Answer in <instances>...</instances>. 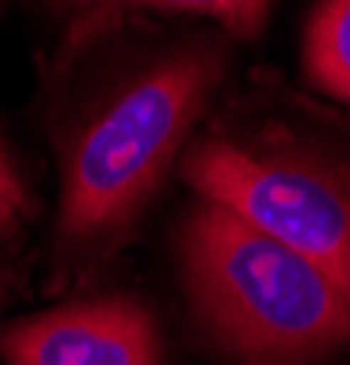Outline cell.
<instances>
[{"instance_id": "1", "label": "cell", "mask_w": 350, "mask_h": 365, "mask_svg": "<svg viewBox=\"0 0 350 365\" xmlns=\"http://www.w3.org/2000/svg\"><path fill=\"white\" fill-rule=\"evenodd\" d=\"M179 252L201 325L238 365H317L350 344V289L233 212L197 201Z\"/></svg>"}, {"instance_id": "2", "label": "cell", "mask_w": 350, "mask_h": 365, "mask_svg": "<svg viewBox=\"0 0 350 365\" xmlns=\"http://www.w3.org/2000/svg\"><path fill=\"white\" fill-rule=\"evenodd\" d=\"M223 77V51L190 48L142 70L80 128L66 154L58 230L99 241L128 227L179 154Z\"/></svg>"}, {"instance_id": "3", "label": "cell", "mask_w": 350, "mask_h": 365, "mask_svg": "<svg viewBox=\"0 0 350 365\" xmlns=\"http://www.w3.org/2000/svg\"><path fill=\"white\" fill-rule=\"evenodd\" d=\"M183 179L201 201L241 216L350 289L346 172L296 154L252 150L230 139H204L186 154Z\"/></svg>"}, {"instance_id": "4", "label": "cell", "mask_w": 350, "mask_h": 365, "mask_svg": "<svg viewBox=\"0 0 350 365\" xmlns=\"http://www.w3.org/2000/svg\"><path fill=\"white\" fill-rule=\"evenodd\" d=\"M0 354L8 365H161V340L139 299L99 296L15 322Z\"/></svg>"}, {"instance_id": "5", "label": "cell", "mask_w": 350, "mask_h": 365, "mask_svg": "<svg viewBox=\"0 0 350 365\" xmlns=\"http://www.w3.org/2000/svg\"><path fill=\"white\" fill-rule=\"evenodd\" d=\"M303 51L310 81L350 103V0H321L310 15Z\"/></svg>"}, {"instance_id": "6", "label": "cell", "mask_w": 350, "mask_h": 365, "mask_svg": "<svg viewBox=\"0 0 350 365\" xmlns=\"http://www.w3.org/2000/svg\"><path fill=\"white\" fill-rule=\"evenodd\" d=\"M63 8H168V11H201L226 22L233 34L252 37L270 11V0H55Z\"/></svg>"}, {"instance_id": "7", "label": "cell", "mask_w": 350, "mask_h": 365, "mask_svg": "<svg viewBox=\"0 0 350 365\" xmlns=\"http://www.w3.org/2000/svg\"><path fill=\"white\" fill-rule=\"evenodd\" d=\"M0 201H4L11 212H22L29 205L26 201V187H22V179L15 175V168H11L4 150H0Z\"/></svg>"}, {"instance_id": "8", "label": "cell", "mask_w": 350, "mask_h": 365, "mask_svg": "<svg viewBox=\"0 0 350 365\" xmlns=\"http://www.w3.org/2000/svg\"><path fill=\"white\" fill-rule=\"evenodd\" d=\"M8 227H11V208L0 201V230H8Z\"/></svg>"}]
</instances>
